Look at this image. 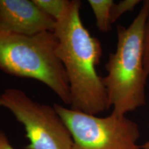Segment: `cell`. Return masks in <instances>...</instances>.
Wrapping results in <instances>:
<instances>
[{"label": "cell", "instance_id": "5b68a950", "mask_svg": "<svg viewBox=\"0 0 149 149\" xmlns=\"http://www.w3.org/2000/svg\"><path fill=\"white\" fill-rule=\"evenodd\" d=\"M71 133V149H141L139 126L126 116L86 114L54 104Z\"/></svg>", "mask_w": 149, "mask_h": 149}, {"label": "cell", "instance_id": "8fae6325", "mask_svg": "<svg viewBox=\"0 0 149 149\" xmlns=\"http://www.w3.org/2000/svg\"><path fill=\"white\" fill-rule=\"evenodd\" d=\"M0 149H15L10 144L6 134L0 129Z\"/></svg>", "mask_w": 149, "mask_h": 149}, {"label": "cell", "instance_id": "7c38bea8", "mask_svg": "<svg viewBox=\"0 0 149 149\" xmlns=\"http://www.w3.org/2000/svg\"><path fill=\"white\" fill-rule=\"evenodd\" d=\"M141 149H149V140L145 142L144 144L141 146Z\"/></svg>", "mask_w": 149, "mask_h": 149}, {"label": "cell", "instance_id": "6da1fadb", "mask_svg": "<svg viewBox=\"0 0 149 149\" xmlns=\"http://www.w3.org/2000/svg\"><path fill=\"white\" fill-rule=\"evenodd\" d=\"M81 6L79 0H72L68 13L56 22L57 54L68 77L70 109L98 115L110 109L107 90L96 69L102 48L100 40L84 25Z\"/></svg>", "mask_w": 149, "mask_h": 149}, {"label": "cell", "instance_id": "7a4b0ae2", "mask_svg": "<svg viewBox=\"0 0 149 149\" xmlns=\"http://www.w3.org/2000/svg\"><path fill=\"white\" fill-rule=\"evenodd\" d=\"M149 14V0L127 28L117 27L115 52L109 55L102 77L112 113L126 116L146 104V83L148 74L144 62L145 25Z\"/></svg>", "mask_w": 149, "mask_h": 149}, {"label": "cell", "instance_id": "9c48e42d", "mask_svg": "<svg viewBox=\"0 0 149 149\" xmlns=\"http://www.w3.org/2000/svg\"><path fill=\"white\" fill-rule=\"evenodd\" d=\"M140 2L141 1L139 0H123L119 3H114L111 9V24L116 22L126 13L133 10Z\"/></svg>", "mask_w": 149, "mask_h": 149}, {"label": "cell", "instance_id": "52a82bcc", "mask_svg": "<svg viewBox=\"0 0 149 149\" xmlns=\"http://www.w3.org/2000/svg\"><path fill=\"white\" fill-rule=\"evenodd\" d=\"M88 4L95 17L99 31L107 33L111 29V9L114 4L113 0H88Z\"/></svg>", "mask_w": 149, "mask_h": 149}, {"label": "cell", "instance_id": "3957f363", "mask_svg": "<svg viewBox=\"0 0 149 149\" xmlns=\"http://www.w3.org/2000/svg\"><path fill=\"white\" fill-rule=\"evenodd\" d=\"M57 46L58 40L52 31L24 35L0 30V70L40 81L70 106L69 84Z\"/></svg>", "mask_w": 149, "mask_h": 149}, {"label": "cell", "instance_id": "ba28073f", "mask_svg": "<svg viewBox=\"0 0 149 149\" xmlns=\"http://www.w3.org/2000/svg\"><path fill=\"white\" fill-rule=\"evenodd\" d=\"M44 13L57 22L68 13L72 0H33Z\"/></svg>", "mask_w": 149, "mask_h": 149}, {"label": "cell", "instance_id": "277c9868", "mask_svg": "<svg viewBox=\"0 0 149 149\" xmlns=\"http://www.w3.org/2000/svg\"><path fill=\"white\" fill-rule=\"evenodd\" d=\"M0 107L24 126L29 140L25 149H71V133L54 106L34 101L21 89L8 88L0 94Z\"/></svg>", "mask_w": 149, "mask_h": 149}, {"label": "cell", "instance_id": "30bf717a", "mask_svg": "<svg viewBox=\"0 0 149 149\" xmlns=\"http://www.w3.org/2000/svg\"><path fill=\"white\" fill-rule=\"evenodd\" d=\"M144 62L146 70L149 76V14L144 30Z\"/></svg>", "mask_w": 149, "mask_h": 149}, {"label": "cell", "instance_id": "8992f818", "mask_svg": "<svg viewBox=\"0 0 149 149\" xmlns=\"http://www.w3.org/2000/svg\"><path fill=\"white\" fill-rule=\"evenodd\" d=\"M56 22L33 0H0V30L24 35L52 31Z\"/></svg>", "mask_w": 149, "mask_h": 149}]
</instances>
